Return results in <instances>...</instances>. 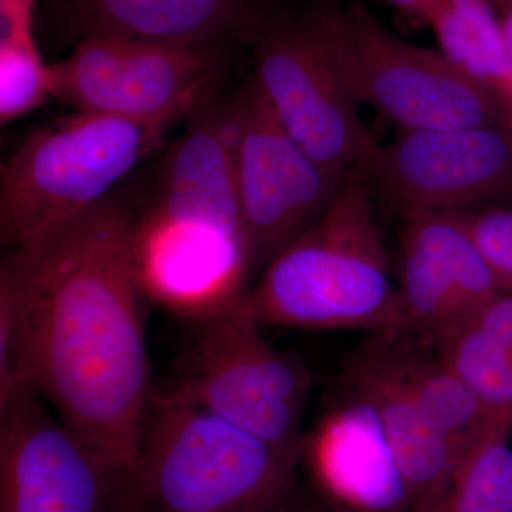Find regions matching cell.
Masks as SVG:
<instances>
[{
    "mask_svg": "<svg viewBox=\"0 0 512 512\" xmlns=\"http://www.w3.org/2000/svg\"><path fill=\"white\" fill-rule=\"evenodd\" d=\"M134 221L110 195L0 266V402L28 379L67 429L130 477L156 389Z\"/></svg>",
    "mask_w": 512,
    "mask_h": 512,
    "instance_id": "obj_1",
    "label": "cell"
},
{
    "mask_svg": "<svg viewBox=\"0 0 512 512\" xmlns=\"http://www.w3.org/2000/svg\"><path fill=\"white\" fill-rule=\"evenodd\" d=\"M375 208L356 165L322 217L274 256L245 292L259 325L403 333Z\"/></svg>",
    "mask_w": 512,
    "mask_h": 512,
    "instance_id": "obj_2",
    "label": "cell"
},
{
    "mask_svg": "<svg viewBox=\"0 0 512 512\" xmlns=\"http://www.w3.org/2000/svg\"><path fill=\"white\" fill-rule=\"evenodd\" d=\"M298 458L154 389L128 512H275L302 487Z\"/></svg>",
    "mask_w": 512,
    "mask_h": 512,
    "instance_id": "obj_3",
    "label": "cell"
},
{
    "mask_svg": "<svg viewBox=\"0 0 512 512\" xmlns=\"http://www.w3.org/2000/svg\"><path fill=\"white\" fill-rule=\"evenodd\" d=\"M194 109L150 120L76 111L30 134L2 168V244L18 247L107 200Z\"/></svg>",
    "mask_w": 512,
    "mask_h": 512,
    "instance_id": "obj_4",
    "label": "cell"
},
{
    "mask_svg": "<svg viewBox=\"0 0 512 512\" xmlns=\"http://www.w3.org/2000/svg\"><path fill=\"white\" fill-rule=\"evenodd\" d=\"M187 325L173 380L158 392L200 406L301 463L313 387L308 366L264 338L244 296Z\"/></svg>",
    "mask_w": 512,
    "mask_h": 512,
    "instance_id": "obj_5",
    "label": "cell"
},
{
    "mask_svg": "<svg viewBox=\"0 0 512 512\" xmlns=\"http://www.w3.org/2000/svg\"><path fill=\"white\" fill-rule=\"evenodd\" d=\"M323 45L357 104L400 130L508 124L510 114L443 53L407 42L363 3L313 10Z\"/></svg>",
    "mask_w": 512,
    "mask_h": 512,
    "instance_id": "obj_6",
    "label": "cell"
},
{
    "mask_svg": "<svg viewBox=\"0 0 512 512\" xmlns=\"http://www.w3.org/2000/svg\"><path fill=\"white\" fill-rule=\"evenodd\" d=\"M357 167L375 204L400 220L512 204L508 124L400 130Z\"/></svg>",
    "mask_w": 512,
    "mask_h": 512,
    "instance_id": "obj_7",
    "label": "cell"
},
{
    "mask_svg": "<svg viewBox=\"0 0 512 512\" xmlns=\"http://www.w3.org/2000/svg\"><path fill=\"white\" fill-rule=\"evenodd\" d=\"M254 80L293 140L335 180L345 181L376 146L330 62L313 12L278 13L258 30Z\"/></svg>",
    "mask_w": 512,
    "mask_h": 512,
    "instance_id": "obj_8",
    "label": "cell"
},
{
    "mask_svg": "<svg viewBox=\"0 0 512 512\" xmlns=\"http://www.w3.org/2000/svg\"><path fill=\"white\" fill-rule=\"evenodd\" d=\"M225 66L222 42L167 45L84 37L50 70L53 97L74 111L150 120L197 107L214 93Z\"/></svg>",
    "mask_w": 512,
    "mask_h": 512,
    "instance_id": "obj_9",
    "label": "cell"
},
{
    "mask_svg": "<svg viewBox=\"0 0 512 512\" xmlns=\"http://www.w3.org/2000/svg\"><path fill=\"white\" fill-rule=\"evenodd\" d=\"M128 481L28 379L0 402V512H127Z\"/></svg>",
    "mask_w": 512,
    "mask_h": 512,
    "instance_id": "obj_10",
    "label": "cell"
},
{
    "mask_svg": "<svg viewBox=\"0 0 512 512\" xmlns=\"http://www.w3.org/2000/svg\"><path fill=\"white\" fill-rule=\"evenodd\" d=\"M235 175L254 271L328 210L335 180L285 130L254 77L232 99Z\"/></svg>",
    "mask_w": 512,
    "mask_h": 512,
    "instance_id": "obj_11",
    "label": "cell"
},
{
    "mask_svg": "<svg viewBox=\"0 0 512 512\" xmlns=\"http://www.w3.org/2000/svg\"><path fill=\"white\" fill-rule=\"evenodd\" d=\"M396 286L403 333L427 343L466 322L501 291L473 239L450 214L403 218Z\"/></svg>",
    "mask_w": 512,
    "mask_h": 512,
    "instance_id": "obj_12",
    "label": "cell"
},
{
    "mask_svg": "<svg viewBox=\"0 0 512 512\" xmlns=\"http://www.w3.org/2000/svg\"><path fill=\"white\" fill-rule=\"evenodd\" d=\"M301 466L339 512H412L409 488L375 407L345 382L305 433Z\"/></svg>",
    "mask_w": 512,
    "mask_h": 512,
    "instance_id": "obj_13",
    "label": "cell"
},
{
    "mask_svg": "<svg viewBox=\"0 0 512 512\" xmlns=\"http://www.w3.org/2000/svg\"><path fill=\"white\" fill-rule=\"evenodd\" d=\"M345 382L375 407L409 488L412 512L419 511L446 483L458 457L406 379L393 332L372 333L350 353Z\"/></svg>",
    "mask_w": 512,
    "mask_h": 512,
    "instance_id": "obj_14",
    "label": "cell"
},
{
    "mask_svg": "<svg viewBox=\"0 0 512 512\" xmlns=\"http://www.w3.org/2000/svg\"><path fill=\"white\" fill-rule=\"evenodd\" d=\"M84 37L167 45L224 42L258 33L278 15V0H67Z\"/></svg>",
    "mask_w": 512,
    "mask_h": 512,
    "instance_id": "obj_15",
    "label": "cell"
},
{
    "mask_svg": "<svg viewBox=\"0 0 512 512\" xmlns=\"http://www.w3.org/2000/svg\"><path fill=\"white\" fill-rule=\"evenodd\" d=\"M427 25L440 52L512 114V63L503 20L490 0H440Z\"/></svg>",
    "mask_w": 512,
    "mask_h": 512,
    "instance_id": "obj_16",
    "label": "cell"
},
{
    "mask_svg": "<svg viewBox=\"0 0 512 512\" xmlns=\"http://www.w3.org/2000/svg\"><path fill=\"white\" fill-rule=\"evenodd\" d=\"M393 342L406 379L458 458L495 421H505L488 416L467 384L433 345L402 332H393Z\"/></svg>",
    "mask_w": 512,
    "mask_h": 512,
    "instance_id": "obj_17",
    "label": "cell"
},
{
    "mask_svg": "<svg viewBox=\"0 0 512 512\" xmlns=\"http://www.w3.org/2000/svg\"><path fill=\"white\" fill-rule=\"evenodd\" d=\"M512 421H495L416 512H512Z\"/></svg>",
    "mask_w": 512,
    "mask_h": 512,
    "instance_id": "obj_18",
    "label": "cell"
},
{
    "mask_svg": "<svg viewBox=\"0 0 512 512\" xmlns=\"http://www.w3.org/2000/svg\"><path fill=\"white\" fill-rule=\"evenodd\" d=\"M430 345L439 350L491 419L512 421V349L485 338L467 323Z\"/></svg>",
    "mask_w": 512,
    "mask_h": 512,
    "instance_id": "obj_19",
    "label": "cell"
},
{
    "mask_svg": "<svg viewBox=\"0 0 512 512\" xmlns=\"http://www.w3.org/2000/svg\"><path fill=\"white\" fill-rule=\"evenodd\" d=\"M53 97L50 64L43 62L33 33L0 43V123L26 116Z\"/></svg>",
    "mask_w": 512,
    "mask_h": 512,
    "instance_id": "obj_20",
    "label": "cell"
},
{
    "mask_svg": "<svg viewBox=\"0 0 512 512\" xmlns=\"http://www.w3.org/2000/svg\"><path fill=\"white\" fill-rule=\"evenodd\" d=\"M450 215L473 239L501 291L512 292V204L488 205Z\"/></svg>",
    "mask_w": 512,
    "mask_h": 512,
    "instance_id": "obj_21",
    "label": "cell"
},
{
    "mask_svg": "<svg viewBox=\"0 0 512 512\" xmlns=\"http://www.w3.org/2000/svg\"><path fill=\"white\" fill-rule=\"evenodd\" d=\"M464 323L483 333L485 338L512 349V292H498Z\"/></svg>",
    "mask_w": 512,
    "mask_h": 512,
    "instance_id": "obj_22",
    "label": "cell"
},
{
    "mask_svg": "<svg viewBox=\"0 0 512 512\" xmlns=\"http://www.w3.org/2000/svg\"><path fill=\"white\" fill-rule=\"evenodd\" d=\"M275 512H339L335 507L326 503L322 497L315 491L303 490L299 488L295 494L282 504Z\"/></svg>",
    "mask_w": 512,
    "mask_h": 512,
    "instance_id": "obj_23",
    "label": "cell"
},
{
    "mask_svg": "<svg viewBox=\"0 0 512 512\" xmlns=\"http://www.w3.org/2000/svg\"><path fill=\"white\" fill-rule=\"evenodd\" d=\"M384 2L389 3L397 12L402 13L404 18L417 20V22L427 25L440 0H384Z\"/></svg>",
    "mask_w": 512,
    "mask_h": 512,
    "instance_id": "obj_24",
    "label": "cell"
},
{
    "mask_svg": "<svg viewBox=\"0 0 512 512\" xmlns=\"http://www.w3.org/2000/svg\"><path fill=\"white\" fill-rule=\"evenodd\" d=\"M503 15L504 18L501 20H503L505 39H507L508 52H510L512 63V8L503 10Z\"/></svg>",
    "mask_w": 512,
    "mask_h": 512,
    "instance_id": "obj_25",
    "label": "cell"
},
{
    "mask_svg": "<svg viewBox=\"0 0 512 512\" xmlns=\"http://www.w3.org/2000/svg\"><path fill=\"white\" fill-rule=\"evenodd\" d=\"M36 0H0V3H9V5L22 6V8L35 9Z\"/></svg>",
    "mask_w": 512,
    "mask_h": 512,
    "instance_id": "obj_26",
    "label": "cell"
},
{
    "mask_svg": "<svg viewBox=\"0 0 512 512\" xmlns=\"http://www.w3.org/2000/svg\"><path fill=\"white\" fill-rule=\"evenodd\" d=\"M495 3H497L498 8L501 9V12L505 9L512 8V0H495Z\"/></svg>",
    "mask_w": 512,
    "mask_h": 512,
    "instance_id": "obj_27",
    "label": "cell"
},
{
    "mask_svg": "<svg viewBox=\"0 0 512 512\" xmlns=\"http://www.w3.org/2000/svg\"><path fill=\"white\" fill-rule=\"evenodd\" d=\"M508 128H510L511 134H512V114L510 116V119H508Z\"/></svg>",
    "mask_w": 512,
    "mask_h": 512,
    "instance_id": "obj_28",
    "label": "cell"
}]
</instances>
